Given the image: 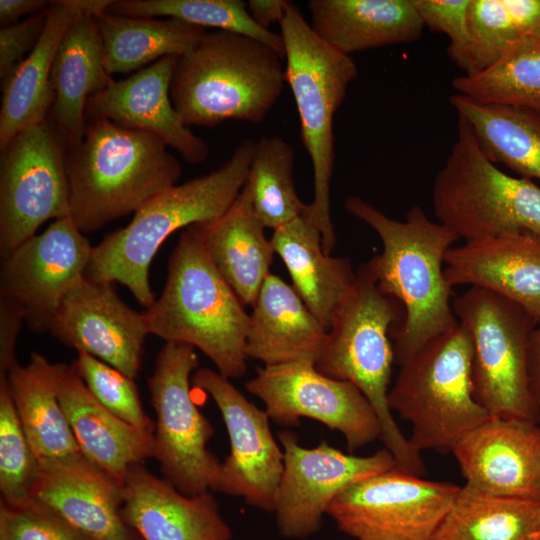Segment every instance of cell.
Masks as SVG:
<instances>
[{"label": "cell", "instance_id": "6da1fadb", "mask_svg": "<svg viewBox=\"0 0 540 540\" xmlns=\"http://www.w3.org/2000/svg\"><path fill=\"white\" fill-rule=\"evenodd\" d=\"M346 210L369 225L383 249L368 263L379 289L403 307L402 321L390 330L394 362L400 366L428 342L455 328L452 287L444 275L446 252L459 237L413 205L397 221L361 197L349 196Z\"/></svg>", "mask_w": 540, "mask_h": 540}, {"label": "cell", "instance_id": "7a4b0ae2", "mask_svg": "<svg viewBox=\"0 0 540 540\" xmlns=\"http://www.w3.org/2000/svg\"><path fill=\"white\" fill-rule=\"evenodd\" d=\"M157 135L96 118L86 121L82 141L67 150L70 216L84 234L135 213L176 185L178 159Z\"/></svg>", "mask_w": 540, "mask_h": 540}, {"label": "cell", "instance_id": "3957f363", "mask_svg": "<svg viewBox=\"0 0 540 540\" xmlns=\"http://www.w3.org/2000/svg\"><path fill=\"white\" fill-rule=\"evenodd\" d=\"M255 141L245 139L218 169L174 185L143 204L125 227L92 247L85 273L89 280L126 286L146 309L155 298L150 264L175 231L225 213L246 184Z\"/></svg>", "mask_w": 540, "mask_h": 540}, {"label": "cell", "instance_id": "277c9868", "mask_svg": "<svg viewBox=\"0 0 540 540\" xmlns=\"http://www.w3.org/2000/svg\"><path fill=\"white\" fill-rule=\"evenodd\" d=\"M282 60L248 36L206 31L178 57L170 84L172 104L188 127L226 120L260 124L286 83Z\"/></svg>", "mask_w": 540, "mask_h": 540}, {"label": "cell", "instance_id": "5b68a950", "mask_svg": "<svg viewBox=\"0 0 540 540\" xmlns=\"http://www.w3.org/2000/svg\"><path fill=\"white\" fill-rule=\"evenodd\" d=\"M187 227L172 252L160 297L144 314L149 334L199 349L227 377L247 371L250 315Z\"/></svg>", "mask_w": 540, "mask_h": 540}, {"label": "cell", "instance_id": "8992f818", "mask_svg": "<svg viewBox=\"0 0 540 540\" xmlns=\"http://www.w3.org/2000/svg\"><path fill=\"white\" fill-rule=\"evenodd\" d=\"M404 317L402 305L385 295L367 262L356 271L354 286L337 308L316 369L354 384L366 397L381 424V441L396 467L422 476L426 467L397 425L388 405L393 347L390 330Z\"/></svg>", "mask_w": 540, "mask_h": 540}, {"label": "cell", "instance_id": "52a82bcc", "mask_svg": "<svg viewBox=\"0 0 540 540\" xmlns=\"http://www.w3.org/2000/svg\"><path fill=\"white\" fill-rule=\"evenodd\" d=\"M279 25L285 45V82L297 106L301 140L313 167L311 214L320 229L323 250L331 255L336 246L330 215L335 159L333 119L358 69L350 55L332 47L313 31L294 2L289 1Z\"/></svg>", "mask_w": 540, "mask_h": 540}, {"label": "cell", "instance_id": "ba28073f", "mask_svg": "<svg viewBox=\"0 0 540 540\" xmlns=\"http://www.w3.org/2000/svg\"><path fill=\"white\" fill-rule=\"evenodd\" d=\"M472 357L470 334L459 323L399 366L388 405L410 422L409 442L418 452H452L466 433L491 417L473 394Z\"/></svg>", "mask_w": 540, "mask_h": 540}, {"label": "cell", "instance_id": "9c48e42d", "mask_svg": "<svg viewBox=\"0 0 540 540\" xmlns=\"http://www.w3.org/2000/svg\"><path fill=\"white\" fill-rule=\"evenodd\" d=\"M457 131V140L432 187L439 223L464 242L519 233L540 236V187L500 170L484 154L461 116Z\"/></svg>", "mask_w": 540, "mask_h": 540}, {"label": "cell", "instance_id": "30bf717a", "mask_svg": "<svg viewBox=\"0 0 540 540\" xmlns=\"http://www.w3.org/2000/svg\"><path fill=\"white\" fill-rule=\"evenodd\" d=\"M473 345L476 401L490 416L540 422V404L528 381L527 346L537 325L522 307L490 290L470 286L452 301Z\"/></svg>", "mask_w": 540, "mask_h": 540}, {"label": "cell", "instance_id": "8fae6325", "mask_svg": "<svg viewBox=\"0 0 540 540\" xmlns=\"http://www.w3.org/2000/svg\"><path fill=\"white\" fill-rule=\"evenodd\" d=\"M198 365L193 346L165 342L148 378L156 414L153 458L163 478L189 496L215 491L221 463L208 449L214 427L191 396V374Z\"/></svg>", "mask_w": 540, "mask_h": 540}, {"label": "cell", "instance_id": "7c38bea8", "mask_svg": "<svg viewBox=\"0 0 540 540\" xmlns=\"http://www.w3.org/2000/svg\"><path fill=\"white\" fill-rule=\"evenodd\" d=\"M67 150L66 141L48 118L16 134L1 150L2 259L47 220L70 215Z\"/></svg>", "mask_w": 540, "mask_h": 540}, {"label": "cell", "instance_id": "4fadbf2b", "mask_svg": "<svg viewBox=\"0 0 540 540\" xmlns=\"http://www.w3.org/2000/svg\"><path fill=\"white\" fill-rule=\"evenodd\" d=\"M459 489L395 467L349 486L326 515L356 540H432Z\"/></svg>", "mask_w": 540, "mask_h": 540}, {"label": "cell", "instance_id": "5bb4252c", "mask_svg": "<svg viewBox=\"0 0 540 540\" xmlns=\"http://www.w3.org/2000/svg\"><path fill=\"white\" fill-rule=\"evenodd\" d=\"M269 418L281 426L315 420L345 439L350 452L381 437V424L369 401L352 383L319 372L314 364L292 362L257 369L245 384Z\"/></svg>", "mask_w": 540, "mask_h": 540}, {"label": "cell", "instance_id": "9a60e30c", "mask_svg": "<svg viewBox=\"0 0 540 540\" xmlns=\"http://www.w3.org/2000/svg\"><path fill=\"white\" fill-rule=\"evenodd\" d=\"M283 450V472L274 515L280 535L302 540L317 533L331 502L349 486L396 467L387 449L369 456L346 454L326 441L313 448L299 443L297 435L278 433Z\"/></svg>", "mask_w": 540, "mask_h": 540}, {"label": "cell", "instance_id": "2e32d148", "mask_svg": "<svg viewBox=\"0 0 540 540\" xmlns=\"http://www.w3.org/2000/svg\"><path fill=\"white\" fill-rule=\"evenodd\" d=\"M191 383L215 402L229 437L230 451L220 463L215 491L273 513L283 472V450L272 434L267 412L218 371L198 369Z\"/></svg>", "mask_w": 540, "mask_h": 540}, {"label": "cell", "instance_id": "e0dca14e", "mask_svg": "<svg viewBox=\"0 0 540 540\" xmlns=\"http://www.w3.org/2000/svg\"><path fill=\"white\" fill-rule=\"evenodd\" d=\"M92 247L70 215L54 220L2 259L1 298L22 309L32 331H50L64 298L85 278Z\"/></svg>", "mask_w": 540, "mask_h": 540}, {"label": "cell", "instance_id": "ac0fdd59", "mask_svg": "<svg viewBox=\"0 0 540 540\" xmlns=\"http://www.w3.org/2000/svg\"><path fill=\"white\" fill-rule=\"evenodd\" d=\"M50 332L76 351L86 352L133 379L141 368L149 334L144 314L129 308L111 284L86 277L64 298Z\"/></svg>", "mask_w": 540, "mask_h": 540}, {"label": "cell", "instance_id": "d6986e66", "mask_svg": "<svg viewBox=\"0 0 540 540\" xmlns=\"http://www.w3.org/2000/svg\"><path fill=\"white\" fill-rule=\"evenodd\" d=\"M469 485L495 496L540 499V427L537 423L491 416L453 447Z\"/></svg>", "mask_w": 540, "mask_h": 540}, {"label": "cell", "instance_id": "ffe728a7", "mask_svg": "<svg viewBox=\"0 0 540 540\" xmlns=\"http://www.w3.org/2000/svg\"><path fill=\"white\" fill-rule=\"evenodd\" d=\"M178 57H163L123 80H113L88 99L86 121L104 118L123 128L153 133L186 162H203L209 153L207 143L183 123L170 98Z\"/></svg>", "mask_w": 540, "mask_h": 540}, {"label": "cell", "instance_id": "44dd1931", "mask_svg": "<svg viewBox=\"0 0 540 540\" xmlns=\"http://www.w3.org/2000/svg\"><path fill=\"white\" fill-rule=\"evenodd\" d=\"M39 464L32 501L93 540H142L122 518L123 484L83 454Z\"/></svg>", "mask_w": 540, "mask_h": 540}, {"label": "cell", "instance_id": "7402d4cb", "mask_svg": "<svg viewBox=\"0 0 540 540\" xmlns=\"http://www.w3.org/2000/svg\"><path fill=\"white\" fill-rule=\"evenodd\" d=\"M121 515L142 540H232L233 532L208 491L189 496L142 464L123 483Z\"/></svg>", "mask_w": 540, "mask_h": 540}, {"label": "cell", "instance_id": "603a6c76", "mask_svg": "<svg viewBox=\"0 0 540 540\" xmlns=\"http://www.w3.org/2000/svg\"><path fill=\"white\" fill-rule=\"evenodd\" d=\"M444 263L450 287L490 290L540 321V236L519 233L464 242L446 252Z\"/></svg>", "mask_w": 540, "mask_h": 540}, {"label": "cell", "instance_id": "cb8c5ba5", "mask_svg": "<svg viewBox=\"0 0 540 540\" xmlns=\"http://www.w3.org/2000/svg\"><path fill=\"white\" fill-rule=\"evenodd\" d=\"M57 394L76 442L121 484L128 470L154 457V435L116 417L90 393L72 364L58 363Z\"/></svg>", "mask_w": 540, "mask_h": 540}, {"label": "cell", "instance_id": "d4e9b609", "mask_svg": "<svg viewBox=\"0 0 540 540\" xmlns=\"http://www.w3.org/2000/svg\"><path fill=\"white\" fill-rule=\"evenodd\" d=\"M252 307L246 338L248 358L263 366L316 364L328 331L291 285L270 273Z\"/></svg>", "mask_w": 540, "mask_h": 540}, {"label": "cell", "instance_id": "484cf974", "mask_svg": "<svg viewBox=\"0 0 540 540\" xmlns=\"http://www.w3.org/2000/svg\"><path fill=\"white\" fill-rule=\"evenodd\" d=\"M112 81L104 65L97 18L79 6L57 48L51 71L55 99L48 119L63 136L68 149L83 139L88 99Z\"/></svg>", "mask_w": 540, "mask_h": 540}, {"label": "cell", "instance_id": "4316f807", "mask_svg": "<svg viewBox=\"0 0 540 540\" xmlns=\"http://www.w3.org/2000/svg\"><path fill=\"white\" fill-rule=\"evenodd\" d=\"M244 305L252 306L275 253L244 186L221 216L188 227Z\"/></svg>", "mask_w": 540, "mask_h": 540}, {"label": "cell", "instance_id": "83f0119b", "mask_svg": "<svg viewBox=\"0 0 540 540\" xmlns=\"http://www.w3.org/2000/svg\"><path fill=\"white\" fill-rule=\"evenodd\" d=\"M270 240L290 274L292 287L329 331L337 308L356 280L350 259L324 252L309 204L304 214L274 230Z\"/></svg>", "mask_w": 540, "mask_h": 540}, {"label": "cell", "instance_id": "f1b7e54d", "mask_svg": "<svg viewBox=\"0 0 540 540\" xmlns=\"http://www.w3.org/2000/svg\"><path fill=\"white\" fill-rule=\"evenodd\" d=\"M307 7L313 31L347 55L414 42L425 27L412 0H310Z\"/></svg>", "mask_w": 540, "mask_h": 540}, {"label": "cell", "instance_id": "f546056e", "mask_svg": "<svg viewBox=\"0 0 540 540\" xmlns=\"http://www.w3.org/2000/svg\"><path fill=\"white\" fill-rule=\"evenodd\" d=\"M78 11V0L51 1L37 45L1 83V150L16 134L47 119L55 99L51 83L54 57Z\"/></svg>", "mask_w": 540, "mask_h": 540}, {"label": "cell", "instance_id": "4dcf8cb0", "mask_svg": "<svg viewBox=\"0 0 540 540\" xmlns=\"http://www.w3.org/2000/svg\"><path fill=\"white\" fill-rule=\"evenodd\" d=\"M6 376L17 416L39 463L82 455L58 399V364L33 352L28 364H15Z\"/></svg>", "mask_w": 540, "mask_h": 540}, {"label": "cell", "instance_id": "1f68e13d", "mask_svg": "<svg viewBox=\"0 0 540 540\" xmlns=\"http://www.w3.org/2000/svg\"><path fill=\"white\" fill-rule=\"evenodd\" d=\"M449 101L467 121L490 161L504 164L523 178L540 180V114L477 102L459 93Z\"/></svg>", "mask_w": 540, "mask_h": 540}, {"label": "cell", "instance_id": "d6a6232c", "mask_svg": "<svg viewBox=\"0 0 540 540\" xmlns=\"http://www.w3.org/2000/svg\"><path fill=\"white\" fill-rule=\"evenodd\" d=\"M109 75L139 71L166 56H182L207 30L175 18L96 16Z\"/></svg>", "mask_w": 540, "mask_h": 540}, {"label": "cell", "instance_id": "836d02e7", "mask_svg": "<svg viewBox=\"0 0 540 540\" xmlns=\"http://www.w3.org/2000/svg\"><path fill=\"white\" fill-rule=\"evenodd\" d=\"M539 502L460 487L432 540H534Z\"/></svg>", "mask_w": 540, "mask_h": 540}, {"label": "cell", "instance_id": "e575fe53", "mask_svg": "<svg viewBox=\"0 0 540 540\" xmlns=\"http://www.w3.org/2000/svg\"><path fill=\"white\" fill-rule=\"evenodd\" d=\"M294 161L295 150L282 137L263 136L255 141L245 187L255 214L273 231L308 208L295 189Z\"/></svg>", "mask_w": 540, "mask_h": 540}, {"label": "cell", "instance_id": "d590c367", "mask_svg": "<svg viewBox=\"0 0 540 540\" xmlns=\"http://www.w3.org/2000/svg\"><path fill=\"white\" fill-rule=\"evenodd\" d=\"M453 88L474 101L540 114V40L521 39L493 66L453 79Z\"/></svg>", "mask_w": 540, "mask_h": 540}, {"label": "cell", "instance_id": "8d00e7d4", "mask_svg": "<svg viewBox=\"0 0 540 540\" xmlns=\"http://www.w3.org/2000/svg\"><path fill=\"white\" fill-rule=\"evenodd\" d=\"M111 14L153 18H175L202 28H215L258 40L284 59L281 33L260 27L251 17L247 2L241 0H112Z\"/></svg>", "mask_w": 540, "mask_h": 540}, {"label": "cell", "instance_id": "74e56055", "mask_svg": "<svg viewBox=\"0 0 540 540\" xmlns=\"http://www.w3.org/2000/svg\"><path fill=\"white\" fill-rule=\"evenodd\" d=\"M39 465L17 416L7 376L0 374L1 503L11 507L30 503Z\"/></svg>", "mask_w": 540, "mask_h": 540}, {"label": "cell", "instance_id": "f35d334b", "mask_svg": "<svg viewBox=\"0 0 540 540\" xmlns=\"http://www.w3.org/2000/svg\"><path fill=\"white\" fill-rule=\"evenodd\" d=\"M76 352L71 364L95 399L121 420L154 433L155 423L144 411L134 379L86 352Z\"/></svg>", "mask_w": 540, "mask_h": 540}, {"label": "cell", "instance_id": "ab89813d", "mask_svg": "<svg viewBox=\"0 0 540 540\" xmlns=\"http://www.w3.org/2000/svg\"><path fill=\"white\" fill-rule=\"evenodd\" d=\"M470 63L474 75L496 64L519 40V31L504 0H470Z\"/></svg>", "mask_w": 540, "mask_h": 540}, {"label": "cell", "instance_id": "60d3db41", "mask_svg": "<svg viewBox=\"0 0 540 540\" xmlns=\"http://www.w3.org/2000/svg\"><path fill=\"white\" fill-rule=\"evenodd\" d=\"M0 540H93L45 506L0 503Z\"/></svg>", "mask_w": 540, "mask_h": 540}, {"label": "cell", "instance_id": "b9f144b4", "mask_svg": "<svg viewBox=\"0 0 540 540\" xmlns=\"http://www.w3.org/2000/svg\"><path fill=\"white\" fill-rule=\"evenodd\" d=\"M424 26L445 33L450 44L449 58L465 74L470 75V34L468 9L470 0H412Z\"/></svg>", "mask_w": 540, "mask_h": 540}, {"label": "cell", "instance_id": "7bdbcfd3", "mask_svg": "<svg viewBox=\"0 0 540 540\" xmlns=\"http://www.w3.org/2000/svg\"><path fill=\"white\" fill-rule=\"evenodd\" d=\"M48 9V8H47ZM47 9L0 29V79L4 82L37 45L44 31Z\"/></svg>", "mask_w": 540, "mask_h": 540}, {"label": "cell", "instance_id": "ee69618b", "mask_svg": "<svg viewBox=\"0 0 540 540\" xmlns=\"http://www.w3.org/2000/svg\"><path fill=\"white\" fill-rule=\"evenodd\" d=\"M25 321L22 309L14 302L0 299V374H6L15 364L17 336Z\"/></svg>", "mask_w": 540, "mask_h": 540}, {"label": "cell", "instance_id": "f6af8a7d", "mask_svg": "<svg viewBox=\"0 0 540 540\" xmlns=\"http://www.w3.org/2000/svg\"><path fill=\"white\" fill-rule=\"evenodd\" d=\"M521 39L540 40V0H504Z\"/></svg>", "mask_w": 540, "mask_h": 540}, {"label": "cell", "instance_id": "bcb514c9", "mask_svg": "<svg viewBox=\"0 0 540 540\" xmlns=\"http://www.w3.org/2000/svg\"><path fill=\"white\" fill-rule=\"evenodd\" d=\"M288 4V0H250L247 7L253 20L260 27L270 30L271 24L281 23Z\"/></svg>", "mask_w": 540, "mask_h": 540}, {"label": "cell", "instance_id": "7dc6e473", "mask_svg": "<svg viewBox=\"0 0 540 540\" xmlns=\"http://www.w3.org/2000/svg\"><path fill=\"white\" fill-rule=\"evenodd\" d=\"M51 1L45 0H0L1 27L13 25L25 15H33L46 10Z\"/></svg>", "mask_w": 540, "mask_h": 540}, {"label": "cell", "instance_id": "c3c4849f", "mask_svg": "<svg viewBox=\"0 0 540 540\" xmlns=\"http://www.w3.org/2000/svg\"><path fill=\"white\" fill-rule=\"evenodd\" d=\"M527 371L530 391L540 404V321L531 332L528 340Z\"/></svg>", "mask_w": 540, "mask_h": 540}, {"label": "cell", "instance_id": "681fc988", "mask_svg": "<svg viewBox=\"0 0 540 540\" xmlns=\"http://www.w3.org/2000/svg\"><path fill=\"white\" fill-rule=\"evenodd\" d=\"M534 540H540V499H539V528H538V531L535 535V538Z\"/></svg>", "mask_w": 540, "mask_h": 540}]
</instances>
